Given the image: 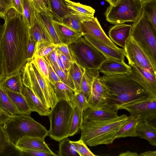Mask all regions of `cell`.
Instances as JSON below:
<instances>
[{
	"label": "cell",
	"mask_w": 156,
	"mask_h": 156,
	"mask_svg": "<svg viewBox=\"0 0 156 156\" xmlns=\"http://www.w3.org/2000/svg\"><path fill=\"white\" fill-rule=\"evenodd\" d=\"M99 76L95 78L93 81L91 93L87 101L89 105L94 107H108L106 93L99 80Z\"/></svg>",
	"instance_id": "cell-21"
},
{
	"label": "cell",
	"mask_w": 156,
	"mask_h": 156,
	"mask_svg": "<svg viewBox=\"0 0 156 156\" xmlns=\"http://www.w3.org/2000/svg\"><path fill=\"white\" fill-rule=\"evenodd\" d=\"M67 137L60 141L59 144L58 155L60 156H80L73 145Z\"/></svg>",
	"instance_id": "cell-37"
},
{
	"label": "cell",
	"mask_w": 156,
	"mask_h": 156,
	"mask_svg": "<svg viewBox=\"0 0 156 156\" xmlns=\"http://www.w3.org/2000/svg\"><path fill=\"white\" fill-rule=\"evenodd\" d=\"M121 109L127 110L130 115L140 116L139 122L149 121L156 117V98L137 100L122 106Z\"/></svg>",
	"instance_id": "cell-10"
},
{
	"label": "cell",
	"mask_w": 156,
	"mask_h": 156,
	"mask_svg": "<svg viewBox=\"0 0 156 156\" xmlns=\"http://www.w3.org/2000/svg\"><path fill=\"white\" fill-rule=\"evenodd\" d=\"M132 25L124 23L117 24L111 27L108 34L110 40L124 48L127 39L129 37Z\"/></svg>",
	"instance_id": "cell-22"
},
{
	"label": "cell",
	"mask_w": 156,
	"mask_h": 156,
	"mask_svg": "<svg viewBox=\"0 0 156 156\" xmlns=\"http://www.w3.org/2000/svg\"><path fill=\"white\" fill-rule=\"evenodd\" d=\"M119 155L120 156H139V155L136 152L127 151L126 152L122 153Z\"/></svg>",
	"instance_id": "cell-57"
},
{
	"label": "cell",
	"mask_w": 156,
	"mask_h": 156,
	"mask_svg": "<svg viewBox=\"0 0 156 156\" xmlns=\"http://www.w3.org/2000/svg\"><path fill=\"white\" fill-rule=\"evenodd\" d=\"M85 68L75 61L73 62L68 70V74L72 80L75 87L74 94L81 91L80 84Z\"/></svg>",
	"instance_id": "cell-30"
},
{
	"label": "cell",
	"mask_w": 156,
	"mask_h": 156,
	"mask_svg": "<svg viewBox=\"0 0 156 156\" xmlns=\"http://www.w3.org/2000/svg\"><path fill=\"white\" fill-rule=\"evenodd\" d=\"M124 49L129 65H136L156 75V71L153 68L148 58L130 36L126 41Z\"/></svg>",
	"instance_id": "cell-11"
},
{
	"label": "cell",
	"mask_w": 156,
	"mask_h": 156,
	"mask_svg": "<svg viewBox=\"0 0 156 156\" xmlns=\"http://www.w3.org/2000/svg\"><path fill=\"white\" fill-rule=\"evenodd\" d=\"M70 142L73 145L80 156H96L91 152L81 139L75 141H70Z\"/></svg>",
	"instance_id": "cell-42"
},
{
	"label": "cell",
	"mask_w": 156,
	"mask_h": 156,
	"mask_svg": "<svg viewBox=\"0 0 156 156\" xmlns=\"http://www.w3.org/2000/svg\"><path fill=\"white\" fill-rule=\"evenodd\" d=\"M21 156H52L50 154L41 151L33 149L16 148Z\"/></svg>",
	"instance_id": "cell-45"
},
{
	"label": "cell",
	"mask_w": 156,
	"mask_h": 156,
	"mask_svg": "<svg viewBox=\"0 0 156 156\" xmlns=\"http://www.w3.org/2000/svg\"><path fill=\"white\" fill-rule=\"evenodd\" d=\"M70 102L73 107L76 106L83 111L89 105L86 97L81 91L74 93Z\"/></svg>",
	"instance_id": "cell-40"
},
{
	"label": "cell",
	"mask_w": 156,
	"mask_h": 156,
	"mask_svg": "<svg viewBox=\"0 0 156 156\" xmlns=\"http://www.w3.org/2000/svg\"><path fill=\"white\" fill-rule=\"evenodd\" d=\"M98 69L100 73L106 75L129 73L132 70L130 66L124 61L110 58H107Z\"/></svg>",
	"instance_id": "cell-18"
},
{
	"label": "cell",
	"mask_w": 156,
	"mask_h": 156,
	"mask_svg": "<svg viewBox=\"0 0 156 156\" xmlns=\"http://www.w3.org/2000/svg\"><path fill=\"white\" fill-rule=\"evenodd\" d=\"M106 93L108 107L118 111L122 106L151 97L142 85L129 73L99 77Z\"/></svg>",
	"instance_id": "cell-2"
},
{
	"label": "cell",
	"mask_w": 156,
	"mask_h": 156,
	"mask_svg": "<svg viewBox=\"0 0 156 156\" xmlns=\"http://www.w3.org/2000/svg\"><path fill=\"white\" fill-rule=\"evenodd\" d=\"M156 31V0H148L142 3V12Z\"/></svg>",
	"instance_id": "cell-33"
},
{
	"label": "cell",
	"mask_w": 156,
	"mask_h": 156,
	"mask_svg": "<svg viewBox=\"0 0 156 156\" xmlns=\"http://www.w3.org/2000/svg\"><path fill=\"white\" fill-rule=\"evenodd\" d=\"M21 2L23 11V20L29 28L32 25L37 12L31 0H21Z\"/></svg>",
	"instance_id": "cell-32"
},
{
	"label": "cell",
	"mask_w": 156,
	"mask_h": 156,
	"mask_svg": "<svg viewBox=\"0 0 156 156\" xmlns=\"http://www.w3.org/2000/svg\"><path fill=\"white\" fill-rule=\"evenodd\" d=\"M10 116L9 113L5 112L0 108V125H3Z\"/></svg>",
	"instance_id": "cell-55"
},
{
	"label": "cell",
	"mask_w": 156,
	"mask_h": 156,
	"mask_svg": "<svg viewBox=\"0 0 156 156\" xmlns=\"http://www.w3.org/2000/svg\"><path fill=\"white\" fill-rule=\"evenodd\" d=\"M12 8L19 14L23 16V11L21 0H10Z\"/></svg>",
	"instance_id": "cell-52"
},
{
	"label": "cell",
	"mask_w": 156,
	"mask_h": 156,
	"mask_svg": "<svg viewBox=\"0 0 156 156\" xmlns=\"http://www.w3.org/2000/svg\"><path fill=\"white\" fill-rule=\"evenodd\" d=\"M44 4L47 6L48 9L49 10L50 9V3L49 0H43Z\"/></svg>",
	"instance_id": "cell-60"
},
{
	"label": "cell",
	"mask_w": 156,
	"mask_h": 156,
	"mask_svg": "<svg viewBox=\"0 0 156 156\" xmlns=\"http://www.w3.org/2000/svg\"><path fill=\"white\" fill-rule=\"evenodd\" d=\"M80 42L77 46L75 51L80 56V65L86 68L98 69L101 64L105 61L107 58L94 47L87 41L82 37ZM80 40V39H79Z\"/></svg>",
	"instance_id": "cell-9"
},
{
	"label": "cell",
	"mask_w": 156,
	"mask_h": 156,
	"mask_svg": "<svg viewBox=\"0 0 156 156\" xmlns=\"http://www.w3.org/2000/svg\"><path fill=\"white\" fill-rule=\"evenodd\" d=\"M140 116L130 115L129 121L117 133L115 139L127 137H137L136 128L139 122Z\"/></svg>",
	"instance_id": "cell-29"
},
{
	"label": "cell",
	"mask_w": 156,
	"mask_h": 156,
	"mask_svg": "<svg viewBox=\"0 0 156 156\" xmlns=\"http://www.w3.org/2000/svg\"><path fill=\"white\" fill-rule=\"evenodd\" d=\"M58 56L63 63L66 69L68 71L72 62L69 60L66 57L58 51L55 49Z\"/></svg>",
	"instance_id": "cell-54"
},
{
	"label": "cell",
	"mask_w": 156,
	"mask_h": 156,
	"mask_svg": "<svg viewBox=\"0 0 156 156\" xmlns=\"http://www.w3.org/2000/svg\"><path fill=\"white\" fill-rule=\"evenodd\" d=\"M22 93L30 109L41 116H48L50 110L42 102L29 87L23 84Z\"/></svg>",
	"instance_id": "cell-20"
},
{
	"label": "cell",
	"mask_w": 156,
	"mask_h": 156,
	"mask_svg": "<svg viewBox=\"0 0 156 156\" xmlns=\"http://www.w3.org/2000/svg\"><path fill=\"white\" fill-rule=\"evenodd\" d=\"M2 38L5 73L9 76L20 71L27 60L29 38L28 27L22 16L16 12L6 14Z\"/></svg>",
	"instance_id": "cell-1"
},
{
	"label": "cell",
	"mask_w": 156,
	"mask_h": 156,
	"mask_svg": "<svg viewBox=\"0 0 156 156\" xmlns=\"http://www.w3.org/2000/svg\"><path fill=\"white\" fill-rule=\"evenodd\" d=\"M32 60L34 63L43 77L49 81L48 67L44 58L43 57L35 56L34 57Z\"/></svg>",
	"instance_id": "cell-43"
},
{
	"label": "cell",
	"mask_w": 156,
	"mask_h": 156,
	"mask_svg": "<svg viewBox=\"0 0 156 156\" xmlns=\"http://www.w3.org/2000/svg\"><path fill=\"white\" fill-rule=\"evenodd\" d=\"M52 23L58 38L64 44L69 46L83 36L82 33L75 30L62 23L53 20Z\"/></svg>",
	"instance_id": "cell-16"
},
{
	"label": "cell",
	"mask_w": 156,
	"mask_h": 156,
	"mask_svg": "<svg viewBox=\"0 0 156 156\" xmlns=\"http://www.w3.org/2000/svg\"><path fill=\"white\" fill-rule=\"evenodd\" d=\"M53 86L58 100L62 99L70 102L74 93L71 88L62 81L55 83Z\"/></svg>",
	"instance_id": "cell-35"
},
{
	"label": "cell",
	"mask_w": 156,
	"mask_h": 156,
	"mask_svg": "<svg viewBox=\"0 0 156 156\" xmlns=\"http://www.w3.org/2000/svg\"><path fill=\"white\" fill-rule=\"evenodd\" d=\"M57 45L54 43H42L35 47L34 57H44L55 49Z\"/></svg>",
	"instance_id": "cell-39"
},
{
	"label": "cell",
	"mask_w": 156,
	"mask_h": 156,
	"mask_svg": "<svg viewBox=\"0 0 156 156\" xmlns=\"http://www.w3.org/2000/svg\"><path fill=\"white\" fill-rule=\"evenodd\" d=\"M12 8L10 0H0V17L4 19L8 11Z\"/></svg>",
	"instance_id": "cell-48"
},
{
	"label": "cell",
	"mask_w": 156,
	"mask_h": 156,
	"mask_svg": "<svg viewBox=\"0 0 156 156\" xmlns=\"http://www.w3.org/2000/svg\"><path fill=\"white\" fill-rule=\"evenodd\" d=\"M140 156H156V151H147L142 153L139 155Z\"/></svg>",
	"instance_id": "cell-58"
},
{
	"label": "cell",
	"mask_w": 156,
	"mask_h": 156,
	"mask_svg": "<svg viewBox=\"0 0 156 156\" xmlns=\"http://www.w3.org/2000/svg\"><path fill=\"white\" fill-rule=\"evenodd\" d=\"M2 88L9 97L20 114L30 115L32 111L22 93L13 92L5 88Z\"/></svg>",
	"instance_id": "cell-28"
},
{
	"label": "cell",
	"mask_w": 156,
	"mask_h": 156,
	"mask_svg": "<svg viewBox=\"0 0 156 156\" xmlns=\"http://www.w3.org/2000/svg\"><path fill=\"white\" fill-rule=\"evenodd\" d=\"M11 145L6 133L2 125H0V153L3 152L5 148Z\"/></svg>",
	"instance_id": "cell-46"
},
{
	"label": "cell",
	"mask_w": 156,
	"mask_h": 156,
	"mask_svg": "<svg viewBox=\"0 0 156 156\" xmlns=\"http://www.w3.org/2000/svg\"><path fill=\"white\" fill-rule=\"evenodd\" d=\"M28 30L29 36L36 42L35 47L42 43H54L39 13L36 12L35 20Z\"/></svg>",
	"instance_id": "cell-14"
},
{
	"label": "cell",
	"mask_w": 156,
	"mask_h": 156,
	"mask_svg": "<svg viewBox=\"0 0 156 156\" xmlns=\"http://www.w3.org/2000/svg\"><path fill=\"white\" fill-rule=\"evenodd\" d=\"M137 136L147 140L151 145L156 146V127L147 121L139 122L136 128Z\"/></svg>",
	"instance_id": "cell-23"
},
{
	"label": "cell",
	"mask_w": 156,
	"mask_h": 156,
	"mask_svg": "<svg viewBox=\"0 0 156 156\" xmlns=\"http://www.w3.org/2000/svg\"><path fill=\"white\" fill-rule=\"evenodd\" d=\"M36 42L30 36L27 49V60L31 61L33 58L34 52Z\"/></svg>",
	"instance_id": "cell-49"
},
{
	"label": "cell",
	"mask_w": 156,
	"mask_h": 156,
	"mask_svg": "<svg viewBox=\"0 0 156 156\" xmlns=\"http://www.w3.org/2000/svg\"><path fill=\"white\" fill-rule=\"evenodd\" d=\"M67 6L69 9L82 14L94 17L95 10L91 6L84 5L79 2H73L70 0H64Z\"/></svg>",
	"instance_id": "cell-38"
},
{
	"label": "cell",
	"mask_w": 156,
	"mask_h": 156,
	"mask_svg": "<svg viewBox=\"0 0 156 156\" xmlns=\"http://www.w3.org/2000/svg\"><path fill=\"white\" fill-rule=\"evenodd\" d=\"M39 13L54 43L57 45L62 44L58 38L53 26L52 21L54 19L50 11L47 9L42 11Z\"/></svg>",
	"instance_id": "cell-31"
},
{
	"label": "cell",
	"mask_w": 156,
	"mask_h": 156,
	"mask_svg": "<svg viewBox=\"0 0 156 156\" xmlns=\"http://www.w3.org/2000/svg\"><path fill=\"white\" fill-rule=\"evenodd\" d=\"M20 71L6 76L0 82V86L14 92L22 93L23 86Z\"/></svg>",
	"instance_id": "cell-27"
},
{
	"label": "cell",
	"mask_w": 156,
	"mask_h": 156,
	"mask_svg": "<svg viewBox=\"0 0 156 156\" xmlns=\"http://www.w3.org/2000/svg\"><path fill=\"white\" fill-rule=\"evenodd\" d=\"M2 126L11 145L14 147L18 140L23 136L44 138L48 136V131L46 128L30 115H10Z\"/></svg>",
	"instance_id": "cell-5"
},
{
	"label": "cell",
	"mask_w": 156,
	"mask_h": 156,
	"mask_svg": "<svg viewBox=\"0 0 156 156\" xmlns=\"http://www.w3.org/2000/svg\"><path fill=\"white\" fill-rule=\"evenodd\" d=\"M37 12L40 13L43 10H47L48 8L43 0H31Z\"/></svg>",
	"instance_id": "cell-53"
},
{
	"label": "cell",
	"mask_w": 156,
	"mask_h": 156,
	"mask_svg": "<svg viewBox=\"0 0 156 156\" xmlns=\"http://www.w3.org/2000/svg\"><path fill=\"white\" fill-rule=\"evenodd\" d=\"M50 65L58 75L61 80V81L71 88L74 91V92L75 88L74 84L69 75L64 73L59 69L58 65Z\"/></svg>",
	"instance_id": "cell-41"
},
{
	"label": "cell",
	"mask_w": 156,
	"mask_h": 156,
	"mask_svg": "<svg viewBox=\"0 0 156 156\" xmlns=\"http://www.w3.org/2000/svg\"><path fill=\"white\" fill-rule=\"evenodd\" d=\"M0 108L10 115L20 114L9 97L1 86Z\"/></svg>",
	"instance_id": "cell-34"
},
{
	"label": "cell",
	"mask_w": 156,
	"mask_h": 156,
	"mask_svg": "<svg viewBox=\"0 0 156 156\" xmlns=\"http://www.w3.org/2000/svg\"><path fill=\"white\" fill-rule=\"evenodd\" d=\"M130 118V116L123 114L105 120L83 119L80 139L90 147L112 144L117 133Z\"/></svg>",
	"instance_id": "cell-3"
},
{
	"label": "cell",
	"mask_w": 156,
	"mask_h": 156,
	"mask_svg": "<svg viewBox=\"0 0 156 156\" xmlns=\"http://www.w3.org/2000/svg\"><path fill=\"white\" fill-rule=\"evenodd\" d=\"M46 62L48 69L50 82L53 85L55 83L61 81V80L51 66L47 62Z\"/></svg>",
	"instance_id": "cell-51"
},
{
	"label": "cell",
	"mask_w": 156,
	"mask_h": 156,
	"mask_svg": "<svg viewBox=\"0 0 156 156\" xmlns=\"http://www.w3.org/2000/svg\"><path fill=\"white\" fill-rule=\"evenodd\" d=\"M73 113L71 122L69 136H73L80 129L83 121V111L76 106L73 107Z\"/></svg>",
	"instance_id": "cell-36"
},
{
	"label": "cell",
	"mask_w": 156,
	"mask_h": 156,
	"mask_svg": "<svg viewBox=\"0 0 156 156\" xmlns=\"http://www.w3.org/2000/svg\"><path fill=\"white\" fill-rule=\"evenodd\" d=\"M15 148L35 150L47 153L53 156L58 155L51 150L44 138L25 136L18 140Z\"/></svg>",
	"instance_id": "cell-19"
},
{
	"label": "cell",
	"mask_w": 156,
	"mask_h": 156,
	"mask_svg": "<svg viewBox=\"0 0 156 156\" xmlns=\"http://www.w3.org/2000/svg\"><path fill=\"white\" fill-rule=\"evenodd\" d=\"M43 57L49 64L58 65V56L55 49L47 55Z\"/></svg>",
	"instance_id": "cell-50"
},
{
	"label": "cell",
	"mask_w": 156,
	"mask_h": 156,
	"mask_svg": "<svg viewBox=\"0 0 156 156\" xmlns=\"http://www.w3.org/2000/svg\"><path fill=\"white\" fill-rule=\"evenodd\" d=\"M156 31L142 13L132 25L130 36L142 49L156 71Z\"/></svg>",
	"instance_id": "cell-7"
},
{
	"label": "cell",
	"mask_w": 156,
	"mask_h": 156,
	"mask_svg": "<svg viewBox=\"0 0 156 156\" xmlns=\"http://www.w3.org/2000/svg\"><path fill=\"white\" fill-rule=\"evenodd\" d=\"M138 0L139 1H140V2H141V3H143L147 0Z\"/></svg>",
	"instance_id": "cell-61"
},
{
	"label": "cell",
	"mask_w": 156,
	"mask_h": 156,
	"mask_svg": "<svg viewBox=\"0 0 156 156\" xmlns=\"http://www.w3.org/2000/svg\"><path fill=\"white\" fill-rule=\"evenodd\" d=\"M57 64L59 69L66 74H68V71L65 68L63 63L58 56Z\"/></svg>",
	"instance_id": "cell-56"
},
{
	"label": "cell",
	"mask_w": 156,
	"mask_h": 156,
	"mask_svg": "<svg viewBox=\"0 0 156 156\" xmlns=\"http://www.w3.org/2000/svg\"><path fill=\"white\" fill-rule=\"evenodd\" d=\"M82 32L84 35L93 37L115 48H119L106 34L97 17L83 22L81 25Z\"/></svg>",
	"instance_id": "cell-13"
},
{
	"label": "cell",
	"mask_w": 156,
	"mask_h": 156,
	"mask_svg": "<svg viewBox=\"0 0 156 156\" xmlns=\"http://www.w3.org/2000/svg\"><path fill=\"white\" fill-rule=\"evenodd\" d=\"M73 111L70 102L62 99L51 108L48 115L50 123L48 136L51 138L60 141L69 136Z\"/></svg>",
	"instance_id": "cell-6"
},
{
	"label": "cell",
	"mask_w": 156,
	"mask_h": 156,
	"mask_svg": "<svg viewBox=\"0 0 156 156\" xmlns=\"http://www.w3.org/2000/svg\"><path fill=\"white\" fill-rule=\"evenodd\" d=\"M20 72L23 84L30 88L47 107L52 108L58 101L53 85L43 77L34 62L27 61Z\"/></svg>",
	"instance_id": "cell-4"
},
{
	"label": "cell",
	"mask_w": 156,
	"mask_h": 156,
	"mask_svg": "<svg viewBox=\"0 0 156 156\" xmlns=\"http://www.w3.org/2000/svg\"><path fill=\"white\" fill-rule=\"evenodd\" d=\"M129 66L132 69L130 74L142 85L151 97L156 98V75L136 65Z\"/></svg>",
	"instance_id": "cell-12"
},
{
	"label": "cell",
	"mask_w": 156,
	"mask_h": 156,
	"mask_svg": "<svg viewBox=\"0 0 156 156\" xmlns=\"http://www.w3.org/2000/svg\"><path fill=\"white\" fill-rule=\"evenodd\" d=\"M98 69L85 68L82 76L80 84V91L88 99L91 92L94 79L100 76Z\"/></svg>",
	"instance_id": "cell-26"
},
{
	"label": "cell",
	"mask_w": 156,
	"mask_h": 156,
	"mask_svg": "<svg viewBox=\"0 0 156 156\" xmlns=\"http://www.w3.org/2000/svg\"><path fill=\"white\" fill-rule=\"evenodd\" d=\"M142 3L138 0H121L115 6L109 5L105 13L106 20L117 24L136 22L141 14Z\"/></svg>",
	"instance_id": "cell-8"
},
{
	"label": "cell",
	"mask_w": 156,
	"mask_h": 156,
	"mask_svg": "<svg viewBox=\"0 0 156 156\" xmlns=\"http://www.w3.org/2000/svg\"><path fill=\"white\" fill-rule=\"evenodd\" d=\"M5 29V24H0V82L6 76L4 56L2 48V38Z\"/></svg>",
	"instance_id": "cell-44"
},
{
	"label": "cell",
	"mask_w": 156,
	"mask_h": 156,
	"mask_svg": "<svg viewBox=\"0 0 156 156\" xmlns=\"http://www.w3.org/2000/svg\"><path fill=\"white\" fill-rule=\"evenodd\" d=\"M108 3L109 5L115 6L121 0H105Z\"/></svg>",
	"instance_id": "cell-59"
},
{
	"label": "cell",
	"mask_w": 156,
	"mask_h": 156,
	"mask_svg": "<svg viewBox=\"0 0 156 156\" xmlns=\"http://www.w3.org/2000/svg\"><path fill=\"white\" fill-rule=\"evenodd\" d=\"M84 38L106 58L120 60H125L126 55L124 48H115L92 37L84 35Z\"/></svg>",
	"instance_id": "cell-15"
},
{
	"label": "cell",
	"mask_w": 156,
	"mask_h": 156,
	"mask_svg": "<svg viewBox=\"0 0 156 156\" xmlns=\"http://www.w3.org/2000/svg\"><path fill=\"white\" fill-rule=\"evenodd\" d=\"M49 10L56 21L61 22L71 13V10L67 6L64 0H49Z\"/></svg>",
	"instance_id": "cell-24"
},
{
	"label": "cell",
	"mask_w": 156,
	"mask_h": 156,
	"mask_svg": "<svg viewBox=\"0 0 156 156\" xmlns=\"http://www.w3.org/2000/svg\"><path fill=\"white\" fill-rule=\"evenodd\" d=\"M118 111L108 107H95L89 105L83 112V119L105 120L118 116Z\"/></svg>",
	"instance_id": "cell-17"
},
{
	"label": "cell",
	"mask_w": 156,
	"mask_h": 156,
	"mask_svg": "<svg viewBox=\"0 0 156 156\" xmlns=\"http://www.w3.org/2000/svg\"><path fill=\"white\" fill-rule=\"evenodd\" d=\"M94 17L89 16L71 10V13L63 20L61 22L68 27L82 32L81 25L84 21L92 20Z\"/></svg>",
	"instance_id": "cell-25"
},
{
	"label": "cell",
	"mask_w": 156,
	"mask_h": 156,
	"mask_svg": "<svg viewBox=\"0 0 156 156\" xmlns=\"http://www.w3.org/2000/svg\"><path fill=\"white\" fill-rule=\"evenodd\" d=\"M55 49L65 55L71 62H73L75 61L68 46L63 44L57 45Z\"/></svg>",
	"instance_id": "cell-47"
}]
</instances>
